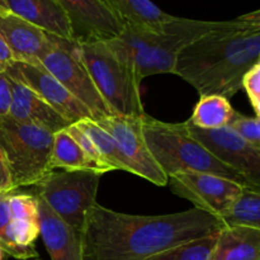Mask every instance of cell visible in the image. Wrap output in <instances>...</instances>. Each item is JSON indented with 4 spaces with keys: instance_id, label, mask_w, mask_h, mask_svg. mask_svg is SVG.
Listing matches in <instances>:
<instances>
[{
    "instance_id": "obj_1",
    "label": "cell",
    "mask_w": 260,
    "mask_h": 260,
    "mask_svg": "<svg viewBox=\"0 0 260 260\" xmlns=\"http://www.w3.org/2000/svg\"><path fill=\"white\" fill-rule=\"evenodd\" d=\"M225 228L215 215L193 207L169 215L117 212L98 202L81 230L84 260H147L167 249Z\"/></svg>"
},
{
    "instance_id": "obj_2",
    "label": "cell",
    "mask_w": 260,
    "mask_h": 260,
    "mask_svg": "<svg viewBox=\"0 0 260 260\" xmlns=\"http://www.w3.org/2000/svg\"><path fill=\"white\" fill-rule=\"evenodd\" d=\"M260 62V12L231 20L185 46L175 63V75L200 95L230 99L241 89L246 71Z\"/></svg>"
},
{
    "instance_id": "obj_3",
    "label": "cell",
    "mask_w": 260,
    "mask_h": 260,
    "mask_svg": "<svg viewBox=\"0 0 260 260\" xmlns=\"http://www.w3.org/2000/svg\"><path fill=\"white\" fill-rule=\"evenodd\" d=\"M223 23L172 17L157 28L124 25L119 36L104 42L142 80L156 74H174L180 51Z\"/></svg>"
},
{
    "instance_id": "obj_4",
    "label": "cell",
    "mask_w": 260,
    "mask_h": 260,
    "mask_svg": "<svg viewBox=\"0 0 260 260\" xmlns=\"http://www.w3.org/2000/svg\"><path fill=\"white\" fill-rule=\"evenodd\" d=\"M141 128L150 152L168 178L180 173H207L254 189L243 175L222 164L190 136L187 121L168 123L146 113L141 117Z\"/></svg>"
},
{
    "instance_id": "obj_5",
    "label": "cell",
    "mask_w": 260,
    "mask_h": 260,
    "mask_svg": "<svg viewBox=\"0 0 260 260\" xmlns=\"http://www.w3.org/2000/svg\"><path fill=\"white\" fill-rule=\"evenodd\" d=\"M79 53L94 85L114 116L144 117L141 79L104 41L79 42Z\"/></svg>"
},
{
    "instance_id": "obj_6",
    "label": "cell",
    "mask_w": 260,
    "mask_h": 260,
    "mask_svg": "<svg viewBox=\"0 0 260 260\" xmlns=\"http://www.w3.org/2000/svg\"><path fill=\"white\" fill-rule=\"evenodd\" d=\"M53 134L9 114L0 119V149L7 156L15 189L37 184L52 172Z\"/></svg>"
},
{
    "instance_id": "obj_7",
    "label": "cell",
    "mask_w": 260,
    "mask_h": 260,
    "mask_svg": "<svg viewBox=\"0 0 260 260\" xmlns=\"http://www.w3.org/2000/svg\"><path fill=\"white\" fill-rule=\"evenodd\" d=\"M102 173L94 170L51 172L35 184V196L68 226L81 234L89 210L96 203Z\"/></svg>"
},
{
    "instance_id": "obj_8",
    "label": "cell",
    "mask_w": 260,
    "mask_h": 260,
    "mask_svg": "<svg viewBox=\"0 0 260 260\" xmlns=\"http://www.w3.org/2000/svg\"><path fill=\"white\" fill-rule=\"evenodd\" d=\"M40 63L88 108L94 121L114 116L81 60L78 41L50 35V45L41 56Z\"/></svg>"
},
{
    "instance_id": "obj_9",
    "label": "cell",
    "mask_w": 260,
    "mask_h": 260,
    "mask_svg": "<svg viewBox=\"0 0 260 260\" xmlns=\"http://www.w3.org/2000/svg\"><path fill=\"white\" fill-rule=\"evenodd\" d=\"M188 132L226 167L243 175L260 190V149L239 136L231 127L202 129L187 121Z\"/></svg>"
},
{
    "instance_id": "obj_10",
    "label": "cell",
    "mask_w": 260,
    "mask_h": 260,
    "mask_svg": "<svg viewBox=\"0 0 260 260\" xmlns=\"http://www.w3.org/2000/svg\"><path fill=\"white\" fill-rule=\"evenodd\" d=\"M114 139L129 173L159 187H165L168 177L162 173L145 141L139 117L109 116L95 121Z\"/></svg>"
},
{
    "instance_id": "obj_11",
    "label": "cell",
    "mask_w": 260,
    "mask_h": 260,
    "mask_svg": "<svg viewBox=\"0 0 260 260\" xmlns=\"http://www.w3.org/2000/svg\"><path fill=\"white\" fill-rule=\"evenodd\" d=\"M167 185L178 197L193 203L194 208L220 217L243 190V185L207 173H180L168 178Z\"/></svg>"
},
{
    "instance_id": "obj_12",
    "label": "cell",
    "mask_w": 260,
    "mask_h": 260,
    "mask_svg": "<svg viewBox=\"0 0 260 260\" xmlns=\"http://www.w3.org/2000/svg\"><path fill=\"white\" fill-rule=\"evenodd\" d=\"M5 74L22 83L23 85L28 86L70 123H75L84 118H91L88 108L80 101H78L57 79L53 78L41 63L13 61Z\"/></svg>"
},
{
    "instance_id": "obj_13",
    "label": "cell",
    "mask_w": 260,
    "mask_h": 260,
    "mask_svg": "<svg viewBox=\"0 0 260 260\" xmlns=\"http://www.w3.org/2000/svg\"><path fill=\"white\" fill-rule=\"evenodd\" d=\"M68 15L78 42L109 41L119 36L124 24L102 0H56Z\"/></svg>"
},
{
    "instance_id": "obj_14",
    "label": "cell",
    "mask_w": 260,
    "mask_h": 260,
    "mask_svg": "<svg viewBox=\"0 0 260 260\" xmlns=\"http://www.w3.org/2000/svg\"><path fill=\"white\" fill-rule=\"evenodd\" d=\"M0 36L9 47L14 61L19 62L40 63L41 56L50 45V33L12 13L0 14Z\"/></svg>"
},
{
    "instance_id": "obj_15",
    "label": "cell",
    "mask_w": 260,
    "mask_h": 260,
    "mask_svg": "<svg viewBox=\"0 0 260 260\" xmlns=\"http://www.w3.org/2000/svg\"><path fill=\"white\" fill-rule=\"evenodd\" d=\"M8 78H9L10 93H12L9 109L10 117L18 121L29 122L53 135L71 124L28 86L23 85L22 83L14 80L10 76Z\"/></svg>"
},
{
    "instance_id": "obj_16",
    "label": "cell",
    "mask_w": 260,
    "mask_h": 260,
    "mask_svg": "<svg viewBox=\"0 0 260 260\" xmlns=\"http://www.w3.org/2000/svg\"><path fill=\"white\" fill-rule=\"evenodd\" d=\"M35 197L40 211V235L51 260H84L80 233L66 225L42 198Z\"/></svg>"
},
{
    "instance_id": "obj_17",
    "label": "cell",
    "mask_w": 260,
    "mask_h": 260,
    "mask_svg": "<svg viewBox=\"0 0 260 260\" xmlns=\"http://www.w3.org/2000/svg\"><path fill=\"white\" fill-rule=\"evenodd\" d=\"M10 238L13 243L29 259L38 258L36 240L40 236V211L35 194L15 193L9 194Z\"/></svg>"
},
{
    "instance_id": "obj_18",
    "label": "cell",
    "mask_w": 260,
    "mask_h": 260,
    "mask_svg": "<svg viewBox=\"0 0 260 260\" xmlns=\"http://www.w3.org/2000/svg\"><path fill=\"white\" fill-rule=\"evenodd\" d=\"M8 12L36 25L43 32L74 40L68 15L56 0H4Z\"/></svg>"
},
{
    "instance_id": "obj_19",
    "label": "cell",
    "mask_w": 260,
    "mask_h": 260,
    "mask_svg": "<svg viewBox=\"0 0 260 260\" xmlns=\"http://www.w3.org/2000/svg\"><path fill=\"white\" fill-rule=\"evenodd\" d=\"M211 260H260V230L223 228L217 235Z\"/></svg>"
},
{
    "instance_id": "obj_20",
    "label": "cell",
    "mask_w": 260,
    "mask_h": 260,
    "mask_svg": "<svg viewBox=\"0 0 260 260\" xmlns=\"http://www.w3.org/2000/svg\"><path fill=\"white\" fill-rule=\"evenodd\" d=\"M124 25L157 28L173 15L160 9L151 0H102Z\"/></svg>"
},
{
    "instance_id": "obj_21",
    "label": "cell",
    "mask_w": 260,
    "mask_h": 260,
    "mask_svg": "<svg viewBox=\"0 0 260 260\" xmlns=\"http://www.w3.org/2000/svg\"><path fill=\"white\" fill-rule=\"evenodd\" d=\"M50 167L52 170L56 168L63 170H94L102 174L109 172L91 160L74 141L66 128L53 135Z\"/></svg>"
},
{
    "instance_id": "obj_22",
    "label": "cell",
    "mask_w": 260,
    "mask_h": 260,
    "mask_svg": "<svg viewBox=\"0 0 260 260\" xmlns=\"http://www.w3.org/2000/svg\"><path fill=\"white\" fill-rule=\"evenodd\" d=\"M234 113L235 109L231 106L230 99L217 94H208L201 95L188 121L198 128L215 129L229 126Z\"/></svg>"
},
{
    "instance_id": "obj_23",
    "label": "cell",
    "mask_w": 260,
    "mask_h": 260,
    "mask_svg": "<svg viewBox=\"0 0 260 260\" xmlns=\"http://www.w3.org/2000/svg\"><path fill=\"white\" fill-rule=\"evenodd\" d=\"M218 218L225 228L260 230V190L243 188L240 194Z\"/></svg>"
},
{
    "instance_id": "obj_24",
    "label": "cell",
    "mask_w": 260,
    "mask_h": 260,
    "mask_svg": "<svg viewBox=\"0 0 260 260\" xmlns=\"http://www.w3.org/2000/svg\"><path fill=\"white\" fill-rule=\"evenodd\" d=\"M75 123L90 137V140L95 145L99 155L102 156V159H103L104 164L107 167L111 168L112 170H122V172L129 173L128 167H127L126 161H124L116 141H114L113 137L106 129L102 128L91 118L80 119V121L75 122Z\"/></svg>"
},
{
    "instance_id": "obj_25",
    "label": "cell",
    "mask_w": 260,
    "mask_h": 260,
    "mask_svg": "<svg viewBox=\"0 0 260 260\" xmlns=\"http://www.w3.org/2000/svg\"><path fill=\"white\" fill-rule=\"evenodd\" d=\"M218 233L173 246L147 260H211Z\"/></svg>"
},
{
    "instance_id": "obj_26",
    "label": "cell",
    "mask_w": 260,
    "mask_h": 260,
    "mask_svg": "<svg viewBox=\"0 0 260 260\" xmlns=\"http://www.w3.org/2000/svg\"><path fill=\"white\" fill-rule=\"evenodd\" d=\"M12 193V192H10ZM0 193V248L8 255L19 260H28L29 258L24 251L20 250L10 238V217H9V194Z\"/></svg>"
},
{
    "instance_id": "obj_27",
    "label": "cell",
    "mask_w": 260,
    "mask_h": 260,
    "mask_svg": "<svg viewBox=\"0 0 260 260\" xmlns=\"http://www.w3.org/2000/svg\"><path fill=\"white\" fill-rule=\"evenodd\" d=\"M229 127L234 129L240 137L253 146L260 149V118L248 117L235 111Z\"/></svg>"
},
{
    "instance_id": "obj_28",
    "label": "cell",
    "mask_w": 260,
    "mask_h": 260,
    "mask_svg": "<svg viewBox=\"0 0 260 260\" xmlns=\"http://www.w3.org/2000/svg\"><path fill=\"white\" fill-rule=\"evenodd\" d=\"M241 89L248 94L250 106L255 112V117L260 118V62L246 71L241 80Z\"/></svg>"
},
{
    "instance_id": "obj_29",
    "label": "cell",
    "mask_w": 260,
    "mask_h": 260,
    "mask_svg": "<svg viewBox=\"0 0 260 260\" xmlns=\"http://www.w3.org/2000/svg\"><path fill=\"white\" fill-rule=\"evenodd\" d=\"M66 131H68V134L73 137L74 141H75L76 144L81 147V150H83V151L85 152V154L88 155L91 160H94L96 164H99L101 167L106 168L107 170L112 172L111 168L107 167V165L104 164L103 159H102V156L99 155L98 150H96L95 145L93 144V141L90 140V137H89L88 135H86L85 132H84L83 129L78 126V124L76 123L69 124V126L66 127Z\"/></svg>"
},
{
    "instance_id": "obj_30",
    "label": "cell",
    "mask_w": 260,
    "mask_h": 260,
    "mask_svg": "<svg viewBox=\"0 0 260 260\" xmlns=\"http://www.w3.org/2000/svg\"><path fill=\"white\" fill-rule=\"evenodd\" d=\"M12 93H10L9 78L5 73H0V119L9 114Z\"/></svg>"
},
{
    "instance_id": "obj_31",
    "label": "cell",
    "mask_w": 260,
    "mask_h": 260,
    "mask_svg": "<svg viewBox=\"0 0 260 260\" xmlns=\"http://www.w3.org/2000/svg\"><path fill=\"white\" fill-rule=\"evenodd\" d=\"M15 187L13 184L12 174H10V168L8 164L7 156L4 151L0 149V193H10L15 192Z\"/></svg>"
},
{
    "instance_id": "obj_32",
    "label": "cell",
    "mask_w": 260,
    "mask_h": 260,
    "mask_svg": "<svg viewBox=\"0 0 260 260\" xmlns=\"http://www.w3.org/2000/svg\"><path fill=\"white\" fill-rule=\"evenodd\" d=\"M13 61H14V58H13L12 52H10L5 41L0 36V73H5L7 69L12 65Z\"/></svg>"
},
{
    "instance_id": "obj_33",
    "label": "cell",
    "mask_w": 260,
    "mask_h": 260,
    "mask_svg": "<svg viewBox=\"0 0 260 260\" xmlns=\"http://www.w3.org/2000/svg\"><path fill=\"white\" fill-rule=\"evenodd\" d=\"M5 13H9L8 12V8L5 5L4 0H0V14H5Z\"/></svg>"
},
{
    "instance_id": "obj_34",
    "label": "cell",
    "mask_w": 260,
    "mask_h": 260,
    "mask_svg": "<svg viewBox=\"0 0 260 260\" xmlns=\"http://www.w3.org/2000/svg\"><path fill=\"white\" fill-rule=\"evenodd\" d=\"M3 255H4V251H3L2 248H0V260H3Z\"/></svg>"
},
{
    "instance_id": "obj_35",
    "label": "cell",
    "mask_w": 260,
    "mask_h": 260,
    "mask_svg": "<svg viewBox=\"0 0 260 260\" xmlns=\"http://www.w3.org/2000/svg\"><path fill=\"white\" fill-rule=\"evenodd\" d=\"M32 260H42V259H41L40 256H38V258H35V259H32Z\"/></svg>"
}]
</instances>
